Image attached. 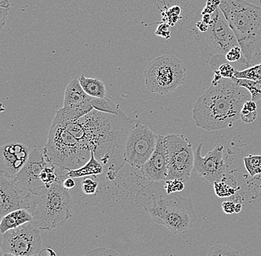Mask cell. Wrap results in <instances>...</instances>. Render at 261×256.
Wrapping results in <instances>:
<instances>
[{"mask_svg": "<svg viewBox=\"0 0 261 256\" xmlns=\"http://www.w3.org/2000/svg\"><path fill=\"white\" fill-rule=\"evenodd\" d=\"M33 216L26 209H19L3 216L0 223V231L4 234L11 230L19 227L26 223L32 221Z\"/></svg>", "mask_w": 261, "mask_h": 256, "instance_id": "ac0fdd59", "label": "cell"}, {"mask_svg": "<svg viewBox=\"0 0 261 256\" xmlns=\"http://www.w3.org/2000/svg\"><path fill=\"white\" fill-rule=\"evenodd\" d=\"M163 6H164V9L162 10L159 8L161 15L163 16V22L169 24L171 27H174L182 19L181 8L177 5L167 7L164 1H163Z\"/></svg>", "mask_w": 261, "mask_h": 256, "instance_id": "7402d4cb", "label": "cell"}, {"mask_svg": "<svg viewBox=\"0 0 261 256\" xmlns=\"http://www.w3.org/2000/svg\"><path fill=\"white\" fill-rule=\"evenodd\" d=\"M139 171L148 182L166 181L169 174V159L165 136L158 135V143L154 153Z\"/></svg>", "mask_w": 261, "mask_h": 256, "instance_id": "2e32d148", "label": "cell"}, {"mask_svg": "<svg viewBox=\"0 0 261 256\" xmlns=\"http://www.w3.org/2000/svg\"><path fill=\"white\" fill-rule=\"evenodd\" d=\"M98 182L91 178H85L82 181V190L86 195H94L97 192L98 188Z\"/></svg>", "mask_w": 261, "mask_h": 256, "instance_id": "f546056e", "label": "cell"}, {"mask_svg": "<svg viewBox=\"0 0 261 256\" xmlns=\"http://www.w3.org/2000/svg\"><path fill=\"white\" fill-rule=\"evenodd\" d=\"M75 185H76V183H75L73 178L67 177L63 182V187L68 190H70V189L73 188Z\"/></svg>", "mask_w": 261, "mask_h": 256, "instance_id": "8d00e7d4", "label": "cell"}, {"mask_svg": "<svg viewBox=\"0 0 261 256\" xmlns=\"http://www.w3.org/2000/svg\"><path fill=\"white\" fill-rule=\"evenodd\" d=\"M78 122L83 131L80 140L94 153L95 157L104 167H107L108 179L115 180L125 163L124 147L136 121L94 109Z\"/></svg>", "mask_w": 261, "mask_h": 256, "instance_id": "6da1fadb", "label": "cell"}, {"mask_svg": "<svg viewBox=\"0 0 261 256\" xmlns=\"http://www.w3.org/2000/svg\"><path fill=\"white\" fill-rule=\"evenodd\" d=\"M23 209L30 212L32 222L39 229L53 231L72 217V197L63 184L43 186L24 197Z\"/></svg>", "mask_w": 261, "mask_h": 256, "instance_id": "5b68a950", "label": "cell"}, {"mask_svg": "<svg viewBox=\"0 0 261 256\" xmlns=\"http://www.w3.org/2000/svg\"><path fill=\"white\" fill-rule=\"evenodd\" d=\"M30 149L26 145L16 141L7 143L0 148V170L8 179H13L23 168L29 156Z\"/></svg>", "mask_w": 261, "mask_h": 256, "instance_id": "9a60e30c", "label": "cell"}, {"mask_svg": "<svg viewBox=\"0 0 261 256\" xmlns=\"http://www.w3.org/2000/svg\"><path fill=\"white\" fill-rule=\"evenodd\" d=\"M143 75L150 92L168 95L174 93L184 82L187 68L184 62L177 57L166 54L150 62Z\"/></svg>", "mask_w": 261, "mask_h": 256, "instance_id": "52a82bcc", "label": "cell"}, {"mask_svg": "<svg viewBox=\"0 0 261 256\" xmlns=\"http://www.w3.org/2000/svg\"><path fill=\"white\" fill-rule=\"evenodd\" d=\"M49 160L37 148L31 151L29 160L20 172L13 179H9L19 192L25 196L29 192L43 187L40 180L41 173L48 164Z\"/></svg>", "mask_w": 261, "mask_h": 256, "instance_id": "5bb4252c", "label": "cell"}, {"mask_svg": "<svg viewBox=\"0 0 261 256\" xmlns=\"http://www.w3.org/2000/svg\"><path fill=\"white\" fill-rule=\"evenodd\" d=\"M243 205L241 202H236V208H234V210H236V213H241V210H242Z\"/></svg>", "mask_w": 261, "mask_h": 256, "instance_id": "ab89813d", "label": "cell"}, {"mask_svg": "<svg viewBox=\"0 0 261 256\" xmlns=\"http://www.w3.org/2000/svg\"><path fill=\"white\" fill-rule=\"evenodd\" d=\"M103 172V164L97 160L94 153L91 151V159H89V161L80 168L68 170L67 172V176L73 178V179H78V178L101 175Z\"/></svg>", "mask_w": 261, "mask_h": 256, "instance_id": "d6986e66", "label": "cell"}, {"mask_svg": "<svg viewBox=\"0 0 261 256\" xmlns=\"http://www.w3.org/2000/svg\"><path fill=\"white\" fill-rule=\"evenodd\" d=\"M185 188L184 182L178 179H171L164 182V189L168 194L176 193L182 191Z\"/></svg>", "mask_w": 261, "mask_h": 256, "instance_id": "f1b7e54d", "label": "cell"}, {"mask_svg": "<svg viewBox=\"0 0 261 256\" xmlns=\"http://www.w3.org/2000/svg\"><path fill=\"white\" fill-rule=\"evenodd\" d=\"M220 3H221V0H207L205 7L202 10L201 15L204 14L212 15L220 8Z\"/></svg>", "mask_w": 261, "mask_h": 256, "instance_id": "d6a6232c", "label": "cell"}, {"mask_svg": "<svg viewBox=\"0 0 261 256\" xmlns=\"http://www.w3.org/2000/svg\"><path fill=\"white\" fill-rule=\"evenodd\" d=\"M92 99L83 91L78 79H73L67 86L63 107L57 110L52 123L69 124L83 118L94 110Z\"/></svg>", "mask_w": 261, "mask_h": 256, "instance_id": "7c38bea8", "label": "cell"}, {"mask_svg": "<svg viewBox=\"0 0 261 256\" xmlns=\"http://www.w3.org/2000/svg\"><path fill=\"white\" fill-rule=\"evenodd\" d=\"M237 84L240 87L246 88L252 96V100L257 102L261 99V80L252 81L247 79H237L232 78Z\"/></svg>", "mask_w": 261, "mask_h": 256, "instance_id": "603a6c76", "label": "cell"}, {"mask_svg": "<svg viewBox=\"0 0 261 256\" xmlns=\"http://www.w3.org/2000/svg\"><path fill=\"white\" fill-rule=\"evenodd\" d=\"M202 148L200 143L196 149L193 170L210 183L223 180L227 172L223 145H217L205 156H202Z\"/></svg>", "mask_w": 261, "mask_h": 256, "instance_id": "4fadbf2b", "label": "cell"}, {"mask_svg": "<svg viewBox=\"0 0 261 256\" xmlns=\"http://www.w3.org/2000/svg\"><path fill=\"white\" fill-rule=\"evenodd\" d=\"M9 9V8L0 7V25H1V30H3L5 24H6Z\"/></svg>", "mask_w": 261, "mask_h": 256, "instance_id": "d590c367", "label": "cell"}, {"mask_svg": "<svg viewBox=\"0 0 261 256\" xmlns=\"http://www.w3.org/2000/svg\"><path fill=\"white\" fill-rule=\"evenodd\" d=\"M83 91L92 98H105L107 96V91L103 81L97 78H88L82 74L78 78Z\"/></svg>", "mask_w": 261, "mask_h": 256, "instance_id": "ffe728a7", "label": "cell"}, {"mask_svg": "<svg viewBox=\"0 0 261 256\" xmlns=\"http://www.w3.org/2000/svg\"><path fill=\"white\" fill-rule=\"evenodd\" d=\"M3 256H17V255H13V254H11V253H5V252H3ZM33 256H39V255H33Z\"/></svg>", "mask_w": 261, "mask_h": 256, "instance_id": "60d3db41", "label": "cell"}, {"mask_svg": "<svg viewBox=\"0 0 261 256\" xmlns=\"http://www.w3.org/2000/svg\"><path fill=\"white\" fill-rule=\"evenodd\" d=\"M158 27L155 31V35L158 37H163L166 40H169L171 38V26L166 22H161L158 23Z\"/></svg>", "mask_w": 261, "mask_h": 256, "instance_id": "1f68e13d", "label": "cell"}, {"mask_svg": "<svg viewBox=\"0 0 261 256\" xmlns=\"http://www.w3.org/2000/svg\"><path fill=\"white\" fill-rule=\"evenodd\" d=\"M84 256H120L115 249L109 247H99L91 249Z\"/></svg>", "mask_w": 261, "mask_h": 256, "instance_id": "4dcf8cb0", "label": "cell"}, {"mask_svg": "<svg viewBox=\"0 0 261 256\" xmlns=\"http://www.w3.org/2000/svg\"><path fill=\"white\" fill-rule=\"evenodd\" d=\"M226 60H227L228 63H238L242 66L243 68L246 69V64L244 60V56H243L242 50L241 47L238 46L234 47L228 51V53L225 55Z\"/></svg>", "mask_w": 261, "mask_h": 256, "instance_id": "83f0119b", "label": "cell"}, {"mask_svg": "<svg viewBox=\"0 0 261 256\" xmlns=\"http://www.w3.org/2000/svg\"><path fill=\"white\" fill-rule=\"evenodd\" d=\"M42 152L55 165L68 171L86 164L91 159V151L64 124L52 123Z\"/></svg>", "mask_w": 261, "mask_h": 256, "instance_id": "8992f818", "label": "cell"}, {"mask_svg": "<svg viewBox=\"0 0 261 256\" xmlns=\"http://www.w3.org/2000/svg\"><path fill=\"white\" fill-rule=\"evenodd\" d=\"M201 20L203 21L204 23L210 24L211 23L212 16L210 15V14H204V15H201Z\"/></svg>", "mask_w": 261, "mask_h": 256, "instance_id": "74e56055", "label": "cell"}, {"mask_svg": "<svg viewBox=\"0 0 261 256\" xmlns=\"http://www.w3.org/2000/svg\"><path fill=\"white\" fill-rule=\"evenodd\" d=\"M224 14L239 46L246 68L261 63V8L244 0H221Z\"/></svg>", "mask_w": 261, "mask_h": 256, "instance_id": "277c9868", "label": "cell"}, {"mask_svg": "<svg viewBox=\"0 0 261 256\" xmlns=\"http://www.w3.org/2000/svg\"><path fill=\"white\" fill-rule=\"evenodd\" d=\"M234 77L237 79H247V80H261V63L253 65L250 68L242 71H236Z\"/></svg>", "mask_w": 261, "mask_h": 256, "instance_id": "cb8c5ba5", "label": "cell"}, {"mask_svg": "<svg viewBox=\"0 0 261 256\" xmlns=\"http://www.w3.org/2000/svg\"><path fill=\"white\" fill-rule=\"evenodd\" d=\"M156 143L158 135L146 125L136 122L125 141L124 161L132 168L140 170L154 153Z\"/></svg>", "mask_w": 261, "mask_h": 256, "instance_id": "30bf717a", "label": "cell"}, {"mask_svg": "<svg viewBox=\"0 0 261 256\" xmlns=\"http://www.w3.org/2000/svg\"><path fill=\"white\" fill-rule=\"evenodd\" d=\"M206 256H241L237 249L224 245V244H216L212 246L208 249Z\"/></svg>", "mask_w": 261, "mask_h": 256, "instance_id": "4316f807", "label": "cell"}, {"mask_svg": "<svg viewBox=\"0 0 261 256\" xmlns=\"http://www.w3.org/2000/svg\"><path fill=\"white\" fill-rule=\"evenodd\" d=\"M134 202L174 235L187 233L197 220L192 201L178 192L168 194L164 182L145 180L135 192Z\"/></svg>", "mask_w": 261, "mask_h": 256, "instance_id": "3957f363", "label": "cell"}, {"mask_svg": "<svg viewBox=\"0 0 261 256\" xmlns=\"http://www.w3.org/2000/svg\"><path fill=\"white\" fill-rule=\"evenodd\" d=\"M252 99L246 88L232 79L212 82L211 87L194 104L192 118L196 126L212 132L231 128L241 118L245 102Z\"/></svg>", "mask_w": 261, "mask_h": 256, "instance_id": "7a4b0ae2", "label": "cell"}, {"mask_svg": "<svg viewBox=\"0 0 261 256\" xmlns=\"http://www.w3.org/2000/svg\"><path fill=\"white\" fill-rule=\"evenodd\" d=\"M257 111H249L243 108L241 112V119L245 123H252L257 120Z\"/></svg>", "mask_w": 261, "mask_h": 256, "instance_id": "836d02e7", "label": "cell"}, {"mask_svg": "<svg viewBox=\"0 0 261 256\" xmlns=\"http://www.w3.org/2000/svg\"><path fill=\"white\" fill-rule=\"evenodd\" d=\"M1 248L5 253L17 256L39 255L42 247L40 229L31 222L2 234Z\"/></svg>", "mask_w": 261, "mask_h": 256, "instance_id": "8fae6325", "label": "cell"}, {"mask_svg": "<svg viewBox=\"0 0 261 256\" xmlns=\"http://www.w3.org/2000/svg\"><path fill=\"white\" fill-rule=\"evenodd\" d=\"M0 7L9 8L11 7L9 0H0Z\"/></svg>", "mask_w": 261, "mask_h": 256, "instance_id": "f35d334b", "label": "cell"}, {"mask_svg": "<svg viewBox=\"0 0 261 256\" xmlns=\"http://www.w3.org/2000/svg\"><path fill=\"white\" fill-rule=\"evenodd\" d=\"M211 23L206 32L191 29L203 56L210 62L218 54L226 55L231 48L238 46V40L220 8L212 14Z\"/></svg>", "mask_w": 261, "mask_h": 256, "instance_id": "ba28073f", "label": "cell"}, {"mask_svg": "<svg viewBox=\"0 0 261 256\" xmlns=\"http://www.w3.org/2000/svg\"><path fill=\"white\" fill-rule=\"evenodd\" d=\"M234 208H236V202H233V201H226V202L222 203V209L226 214L236 213Z\"/></svg>", "mask_w": 261, "mask_h": 256, "instance_id": "e575fe53", "label": "cell"}, {"mask_svg": "<svg viewBox=\"0 0 261 256\" xmlns=\"http://www.w3.org/2000/svg\"><path fill=\"white\" fill-rule=\"evenodd\" d=\"M213 184L215 194L220 198H228L232 196L238 190V187L230 185L226 182H223V180L215 182Z\"/></svg>", "mask_w": 261, "mask_h": 256, "instance_id": "484cf974", "label": "cell"}, {"mask_svg": "<svg viewBox=\"0 0 261 256\" xmlns=\"http://www.w3.org/2000/svg\"><path fill=\"white\" fill-rule=\"evenodd\" d=\"M91 104L94 110L98 111L106 112V113L114 114L119 116L122 118H128L125 112L122 111L119 104H116L112 100L110 96H107L105 98H93Z\"/></svg>", "mask_w": 261, "mask_h": 256, "instance_id": "44dd1931", "label": "cell"}, {"mask_svg": "<svg viewBox=\"0 0 261 256\" xmlns=\"http://www.w3.org/2000/svg\"><path fill=\"white\" fill-rule=\"evenodd\" d=\"M245 167L252 177L261 174V156L249 155L244 158Z\"/></svg>", "mask_w": 261, "mask_h": 256, "instance_id": "d4e9b609", "label": "cell"}, {"mask_svg": "<svg viewBox=\"0 0 261 256\" xmlns=\"http://www.w3.org/2000/svg\"><path fill=\"white\" fill-rule=\"evenodd\" d=\"M24 196L11 180L0 174V216L23 209Z\"/></svg>", "mask_w": 261, "mask_h": 256, "instance_id": "e0dca14e", "label": "cell"}, {"mask_svg": "<svg viewBox=\"0 0 261 256\" xmlns=\"http://www.w3.org/2000/svg\"><path fill=\"white\" fill-rule=\"evenodd\" d=\"M169 159V174L166 180H188L194 169L195 153L192 144L182 134L171 133L165 136Z\"/></svg>", "mask_w": 261, "mask_h": 256, "instance_id": "9c48e42d", "label": "cell"}]
</instances>
